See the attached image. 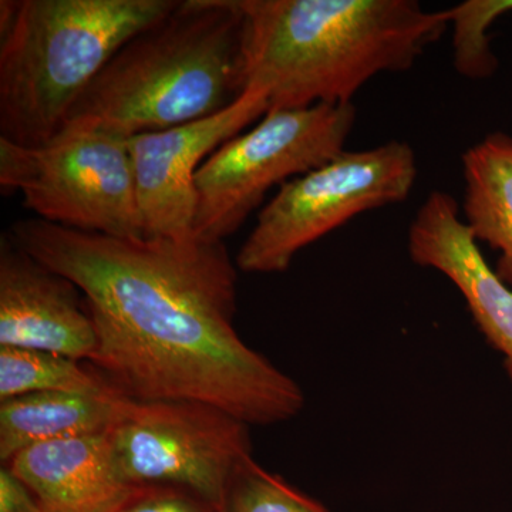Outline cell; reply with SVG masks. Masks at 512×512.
Instances as JSON below:
<instances>
[{
  "instance_id": "cell-10",
  "label": "cell",
  "mask_w": 512,
  "mask_h": 512,
  "mask_svg": "<svg viewBox=\"0 0 512 512\" xmlns=\"http://www.w3.org/2000/svg\"><path fill=\"white\" fill-rule=\"evenodd\" d=\"M0 346L43 350L83 362L97 352L96 328L82 291L0 237Z\"/></svg>"
},
{
  "instance_id": "cell-17",
  "label": "cell",
  "mask_w": 512,
  "mask_h": 512,
  "mask_svg": "<svg viewBox=\"0 0 512 512\" xmlns=\"http://www.w3.org/2000/svg\"><path fill=\"white\" fill-rule=\"evenodd\" d=\"M512 12V0H467L450 8L454 57L470 67H480L494 59L488 29L501 16Z\"/></svg>"
},
{
  "instance_id": "cell-6",
  "label": "cell",
  "mask_w": 512,
  "mask_h": 512,
  "mask_svg": "<svg viewBox=\"0 0 512 512\" xmlns=\"http://www.w3.org/2000/svg\"><path fill=\"white\" fill-rule=\"evenodd\" d=\"M0 188L60 227L144 238L128 138L72 124L42 146L0 138Z\"/></svg>"
},
{
  "instance_id": "cell-4",
  "label": "cell",
  "mask_w": 512,
  "mask_h": 512,
  "mask_svg": "<svg viewBox=\"0 0 512 512\" xmlns=\"http://www.w3.org/2000/svg\"><path fill=\"white\" fill-rule=\"evenodd\" d=\"M177 0H2L0 138L42 146L113 56Z\"/></svg>"
},
{
  "instance_id": "cell-20",
  "label": "cell",
  "mask_w": 512,
  "mask_h": 512,
  "mask_svg": "<svg viewBox=\"0 0 512 512\" xmlns=\"http://www.w3.org/2000/svg\"><path fill=\"white\" fill-rule=\"evenodd\" d=\"M211 512H225L224 510H212Z\"/></svg>"
},
{
  "instance_id": "cell-18",
  "label": "cell",
  "mask_w": 512,
  "mask_h": 512,
  "mask_svg": "<svg viewBox=\"0 0 512 512\" xmlns=\"http://www.w3.org/2000/svg\"><path fill=\"white\" fill-rule=\"evenodd\" d=\"M215 510L188 491L165 485L138 487L116 512H211Z\"/></svg>"
},
{
  "instance_id": "cell-2",
  "label": "cell",
  "mask_w": 512,
  "mask_h": 512,
  "mask_svg": "<svg viewBox=\"0 0 512 512\" xmlns=\"http://www.w3.org/2000/svg\"><path fill=\"white\" fill-rule=\"evenodd\" d=\"M242 89L269 111L353 104L383 73L406 72L450 28L416 0H239Z\"/></svg>"
},
{
  "instance_id": "cell-19",
  "label": "cell",
  "mask_w": 512,
  "mask_h": 512,
  "mask_svg": "<svg viewBox=\"0 0 512 512\" xmlns=\"http://www.w3.org/2000/svg\"><path fill=\"white\" fill-rule=\"evenodd\" d=\"M0 512H47L39 498L8 466L0 468Z\"/></svg>"
},
{
  "instance_id": "cell-8",
  "label": "cell",
  "mask_w": 512,
  "mask_h": 512,
  "mask_svg": "<svg viewBox=\"0 0 512 512\" xmlns=\"http://www.w3.org/2000/svg\"><path fill=\"white\" fill-rule=\"evenodd\" d=\"M107 434L133 487L180 488L215 510L224 508L232 478L252 456L248 424L205 403L126 399Z\"/></svg>"
},
{
  "instance_id": "cell-5",
  "label": "cell",
  "mask_w": 512,
  "mask_h": 512,
  "mask_svg": "<svg viewBox=\"0 0 512 512\" xmlns=\"http://www.w3.org/2000/svg\"><path fill=\"white\" fill-rule=\"evenodd\" d=\"M417 158L406 141L392 140L332 160L279 187L259 211L235 264L247 274H281L295 256L353 218L407 201Z\"/></svg>"
},
{
  "instance_id": "cell-11",
  "label": "cell",
  "mask_w": 512,
  "mask_h": 512,
  "mask_svg": "<svg viewBox=\"0 0 512 512\" xmlns=\"http://www.w3.org/2000/svg\"><path fill=\"white\" fill-rule=\"evenodd\" d=\"M407 248L414 264L439 272L463 296L512 384V288L485 261L456 198L444 191L427 195L410 224Z\"/></svg>"
},
{
  "instance_id": "cell-15",
  "label": "cell",
  "mask_w": 512,
  "mask_h": 512,
  "mask_svg": "<svg viewBox=\"0 0 512 512\" xmlns=\"http://www.w3.org/2000/svg\"><path fill=\"white\" fill-rule=\"evenodd\" d=\"M113 387L70 357L0 346V402L30 393H103Z\"/></svg>"
},
{
  "instance_id": "cell-3",
  "label": "cell",
  "mask_w": 512,
  "mask_h": 512,
  "mask_svg": "<svg viewBox=\"0 0 512 512\" xmlns=\"http://www.w3.org/2000/svg\"><path fill=\"white\" fill-rule=\"evenodd\" d=\"M242 33L239 0H177L113 56L66 126L131 138L227 109L244 93Z\"/></svg>"
},
{
  "instance_id": "cell-9",
  "label": "cell",
  "mask_w": 512,
  "mask_h": 512,
  "mask_svg": "<svg viewBox=\"0 0 512 512\" xmlns=\"http://www.w3.org/2000/svg\"><path fill=\"white\" fill-rule=\"evenodd\" d=\"M268 111L266 93L247 89L212 116L128 138L144 238L194 237L198 170Z\"/></svg>"
},
{
  "instance_id": "cell-1",
  "label": "cell",
  "mask_w": 512,
  "mask_h": 512,
  "mask_svg": "<svg viewBox=\"0 0 512 512\" xmlns=\"http://www.w3.org/2000/svg\"><path fill=\"white\" fill-rule=\"evenodd\" d=\"M8 234L82 291L97 335L92 363L127 399L210 404L248 426L305 407L301 386L235 328L238 266L224 242L116 238L40 218Z\"/></svg>"
},
{
  "instance_id": "cell-7",
  "label": "cell",
  "mask_w": 512,
  "mask_h": 512,
  "mask_svg": "<svg viewBox=\"0 0 512 512\" xmlns=\"http://www.w3.org/2000/svg\"><path fill=\"white\" fill-rule=\"evenodd\" d=\"M355 121L353 104L268 111L251 130L222 144L195 177L194 237H231L272 188L345 151Z\"/></svg>"
},
{
  "instance_id": "cell-14",
  "label": "cell",
  "mask_w": 512,
  "mask_h": 512,
  "mask_svg": "<svg viewBox=\"0 0 512 512\" xmlns=\"http://www.w3.org/2000/svg\"><path fill=\"white\" fill-rule=\"evenodd\" d=\"M460 212L477 244L497 252L495 274L512 288V137L494 131L461 156Z\"/></svg>"
},
{
  "instance_id": "cell-16",
  "label": "cell",
  "mask_w": 512,
  "mask_h": 512,
  "mask_svg": "<svg viewBox=\"0 0 512 512\" xmlns=\"http://www.w3.org/2000/svg\"><path fill=\"white\" fill-rule=\"evenodd\" d=\"M225 512H330L325 505L293 487L278 474L245 458L232 478Z\"/></svg>"
},
{
  "instance_id": "cell-12",
  "label": "cell",
  "mask_w": 512,
  "mask_h": 512,
  "mask_svg": "<svg viewBox=\"0 0 512 512\" xmlns=\"http://www.w3.org/2000/svg\"><path fill=\"white\" fill-rule=\"evenodd\" d=\"M5 466L47 512H116L137 490L121 473L107 433L36 444Z\"/></svg>"
},
{
  "instance_id": "cell-13",
  "label": "cell",
  "mask_w": 512,
  "mask_h": 512,
  "mask_svg": "<svg viewBox=\"0 0 512 512\" xmlns=\"http://www.w3.org/2000/svg\"><path fill=\"white\" fill-rule=\"evenodd\" d=\"M127 397L116 389L103 393H30L0 402V461L49 443L109 433Z\"/></svg>"
}]
</instances>
